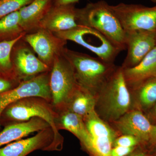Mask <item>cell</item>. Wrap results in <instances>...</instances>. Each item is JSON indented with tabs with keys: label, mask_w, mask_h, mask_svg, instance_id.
Wrapping results in <instances>:
<instances>
[{
	"label": "cell",
	"mask_w": 156,
	"mask_h": 156,
	"mask_svg": "<svg viewBox=\"0 0 156 156\" xmlns=\"http://www.w3.org/2000/svg\"><path fill=\"white\" fill-rule=\"evenodd\" d=\"M131 103L122 68L117 66L96 96L95 111L101 119L111 123L131 109Z\"/></svg>",
	"instance_id": "obj_1"
},
{
	"label": "cell",
	"mask_w": 156,
	"mask_h": 156,
	"mask_svg": "<svg viewBox=\"0 0 156 156\" xmlns=\"http://www.w3.org/2000/svg\"><path fill=\"white\" fill-rule=\"evenodd\" d=\"M51 128L39 131L35 136L20 139L0 148V156H26L39 149H58Z\"/></svg>",
	"instance_id": "obj_14"
},
{
	"label": "cell",
	"mask_w": 156,
	"mask_h": 156,
	"mask_svg": "<svg viewBox=\"0 0 156 156\" xmlns=\"http://www.w3.org/2000/svg\"><path fill=\"white\" fill-rule=\"evenodd\" d=\"M76 19L79 25L94 29L122 51L126 50V33L105 1L89 3L82 9H76Z\"/></svg>",
	"instance_id": "obj_2"
},
{
	"label": "cell",
	"mask_w": 156,
	"mask_h": 156,
	"mask_svg": "<svg viewBox=\"0 0 156 156\" xmlns=\"http://www.w3.org/2000/svg\"><path fill=\"white\" fill-rule=\"evenodd\" d=\"M22 39L37 53L38 58L51 68L56 57L63 53L67 43V41L43 28L26 34Z\"/></svg>",
	"instance_id": "obj_10"
},
{
	"label": "cell",
	"mask_w": 156,
	"mask_h": 156,
	"mask_svg": "<svg viewBox=\"0 0 156 156\" xmlns=\"http://www.w3.org/2000/svg\"><path fill=\"white\" fill-rule=\"evenodd\" d=\"M111 124L120 135H132L138 138L144 149L153 125L142 112L131 109Z\"/></svg>",
	"instance_id": "obj_13"
},
{
	"label": "cell",
	"mask_w": 156,
	"mask_h": 156,
	"mask_svg": "<svg viewBox=\"0 0 156 156\" xmlns=\"http://www.w3.org/2000/svg\"><path fill=\"white\" fill-rule=\"evenodd\" d=\"M138 145L141 146L140 142L135 136L130 135H122L116 138L113 147L115 146L136 147Z\"/></svg>",
	"instance_id": "obj_25"
},
{
	"label": "cell",
	"mask_w": 156,
	"mask_h": 156,
	"mask_svg": "<svg viewBox=\"0 0 156 156\" xmlns=\"http://www.w3.org/2000/svg\"><path fill=\"white\" fill-rule=\"evenodd\" d=\"M52 5V0H34L20 9V24L26 34L40 29L41 21Z\"/></svg>",
	"instance_id": "obj_16"
},
{
	"label": "cell",
	"mask_w": 156,
	"mask_h": 156,
	"mask_svg": "<svg viewBox=\"0 0 156 156\" xmlns=\"http://www.w3.org/2000/svg\"><path fill=\"white\" fill-rule=\"evenodd\" d=\"M130 91L133 97L131 109H136L145 114L156 103V77L144 81Z\"/></svg>",
	"instance_id": "obj_19"
},
{
	"label": "cell",
	"mask_w": 156,
	"mask_h": 156,
	"mask_svg": "<svg viewBox=\"0 0 156 156\" xmlns=\"http://www.w3.org/2000/svg\"><path fill=\"white\" fill-rule=\"evenodd\" d=\"M127 56L121 67H134L156 47L155 31L135 30L125 32Z\"/></svg>",
	"instance_id": "obj_11"
},
{
	"label": "cell",
	"mask_w": 156,
	"mask_h": 156,
	"mask_svg": "<svg viewBox=\"0 0 156 156\" xmlns=\"http://www.w3.org/2000/svg\"><path fill=\"white\" fill-rule=\"evenodd\" d=\"M155 37H156V30H155Z\"/></svg>",
	"instance_id": "obj_35"
},
{
	"label": "cell",
	"mask_w": 156,
	"mask_h": 156,
	"mask_svg": "<svg viewBox=\"0 0 156 156\" xmlns=\"http://www.w3.org/2000/svg\"><path fill=\"white\" fill-rule=\"evenodd\" d=\"M76 9L74 5H53L41 21L40 28L56 33L75 28L79 25L76 19Z\"/></svg>",
	"instance_id": "obj_15"
},
{
	"label": "cell",
	"mask_w": 156,
	"mask_h": 156,
	"mask_svg": "<svg viewBox=\"0 0 156 156\" xmlns=\"http://www.w3.org/2000/svg\"><path fill=\"white\" fill-rule=\"evenodd\" d=\"M45 101L46 100L37 97L24 98L10 105L3 112L9 119L19 122L28 121L34 118L43 119L52 128L54 141L58 145L61 140L57 130L56 115Z\"/></svg>",
	"instance_id": "obj_5"
},
{
	"label": "cell",
	"mask_w": 156,
	"mask_h": 156,
	"mask_svg": "<svg viewBox=\"0 0 156 156\" xmlns=\"http://www.w3.org/2000/svg\"><path fill=\"white\" fill-rule=\"evenodd\" d=\"M147 156H152L151 155L149 154H147Z\"/></svg>",
	"instance_id": "obj_34"
},
{
	"label": "cell",
	"mask_w": 156,
	"mask_h": 156,
	"mask_svg": "<svg viewBox=\"0 0 156 156\" xmlns=\"http://www.w3.org/2000/svg\"><path fill=\"white\" fill-rule=\"evenodd\" d=\"M152 125H156V103L152 107L144 114Z\"/></svg>",
	"instance_id": "obj_29"
},
{
	"label": "cell",
	"mask_w": 156,
	"mask_h": 156,
	"mask_svg": "<svg viewBox=\"0 0 156 156\" xmlns=\"http://www.w3.org/2000/svg\"><path fill=\"white\" fill-rule=\"evenodd\" d=\"M34 0H0V19L8 14L19 11Z\"/></svg>",
	"instance_id": "obj_24"
},
{
	"label": "cell",
	"mask_w": 156,
	"mask_h": 156,
	"mask_svg": "<svg viewBox=\"0 0 156 156\" xmlns=\"http://www.w3.org/2000/svg\"><path fill=\"white\" fill-rule=\"evenodd\" d=\"M110 8L125 32L135 30L155 31L156 5L148 7L121 3Z\"/></svg>",
	"instance_id": "obj_7"
},
{
	"label": "cell",
	"mask_w": 156,
	"mask_h": 156,
	"mask_svg": "<svg viewBox=\"0 0 156 156\" xmlns=\"http://www.w3.org/2000/svg\"><path fill=\"white\" fill-rule=\"evenodd\" d=\"M135 147H114L111 151L112 156H128L134 151Z\"/></svg>",
	"instance_id": "obj_27"
},
{
	"label": "cell",
	"mask_w": 156,
	"mask_h": 156,
	"mask_svg": "<svg viewBox=\"0 0 156 156\" xmlns=\"http://www.w3.org/2000/svg\"><path fill=\"white\" fill-rule=\"evenodd\" d=\"M26 34L20 24L19 11H16L0 19L1 41L14 40Z\"/></svg>",
	"instance_id": "obj_22"
},
{
	"label": "cell",
	"mask_w": 156,
	"mask_h": 156,
	"mask_svg": "<svg viewBox=\"0 0 156 156\" xmlns=\"http://www.w3.org/2000/svg\"><path fill=\"white\" fill-rule=\"evenodd\" d=\"M50 72L22 81L15 88L0 93V120L5 109L18 101L30 97L51 100Z\"/></svg>",
	"instance_id": "obj_8"
},
{
	"label": "cell",
	"mask_w": 156,
	"mask_h": 156,
	"mask_svg": "<svg viewBox=\"0 0 156 156\" xmlns=\"http://www.w3.org/2000/svg\"><path fill=\"white\" fill-rule=\"evenodd\" d=\"M78 85L71 64L62 53L56 57L50 71L51 100L56 107L65 108Z\"/></svg>",
	"instance_id": "obj_6"
},
{
	"label": "cell",
	"mask_w": 156,
	"mask_h": 156,
	"mask_svg": "<svg viewBox=\"0 0 156 156\" xmlns=\"http://www.w3.org/2000/svg\"><path fill=\"white\" fill-rule=\"evenodd\" d=\"M26 34L14 40L0 41V75L17 80L14 74L11 53L15 45Z\"/></svg>",
	"instance_id": "obj_23"
},
{
	"label": "cell",
	"mask_w": 156,
	"mask_h": 156,
	"mask_svg": "<svg viewBox=\"0 0 156 156\" xmlns=\"http://www.w3.org/2000/svg\"><path fill=\"white\" fill-rule=\"evenodd\" d=\"M53 5L61 6L74 5L78 3L80 0H52Z\"/></svg>",
	"instance_id": "obj_30"
},
{
	"label": "cell",
	"mask_w": 156,
	"mask_h": 156,
	"mask_svg": "<svg viewBox=\"0 0 156 156\" xmlns=\"http://www.w3.org/2000/svg\"><path fill=\"white\" fill-rule=\"evenodd\" d=\"M149 154L152 156H156V150L153 151L151 152Z\"/></svg>",
	"instance_id": "obj_32"
},
{
	"label": "cell",
	"mask_w": 156,
	"mask_h": 156,
	"mask_svg": "<svg viewBox=\"0 0 156 156\" xmlns=\"http://www.w3.org/2000/svg\"><path fill=\"white\" fill-rule=\"evenodd\" d=\"M144 149L148 154L156 150V125H153L149 138Z\"/></svg>",
	"instance_id": "obj_26"
},
{
	"label": "cell",
	"mask_w": 156,
	"mask_h": 156,
	"mask_svg": "<svg viewBox=\"0 0 156 156\" xmlns=\"http://www.w3.org/2000/svg\"><path fill=\"white\" fill-rule=\"evenodd\" d=\"M96 97L86 89L78 86L70 98L65 109L83 118L95 110Z\"/></svg>",
	"instance_id": "obj_21"
},
{
	"label": "cell",
	"mask_w": 156,
	"mask_h": 156,
	"mask_svg": "<svg viewBox=\"0 0 156 156\" xmlns=\"http://www.w3.org/2000/svg\"><path fill=\"white\" fill-rule=\"evenodd\" d=\"M17 45L14 46V56L11 58L16 79L25 80L50 71L51 68L36 56L30 46L23 42Z\"/></svg>",
	"instance_id": "obj_12"
},
{
	"label": "cell",
	"mask_w": 156,
	"mask_h": 156,
	"mask_svg": "<svg viewBox=\"0 0 156 156\" xmlns=\"http://www.w3.org/2000/svg\"><path fill=\"white\" fill-rule=\"evenodd\" d=\"M122 69L129 90L148 79L156 77V47L138 64L133 67Z\"/></svg>",
	"instance_id": "obj_18"
},
{
	"label": "cell",
	"mask_w": 156,
	"mask_h": 156,
	"mask_svg": "<svg viewBox=\"0 0 156 156\" xmlns=\"http://www.w3.org/2000/svg\"><path fill=\"white\" fill-rule=\"evenodd\" d=\"M60 128L71 132L79 139L84 147L88 151L91 137L89 134L83 117L67 109H65L59 119Z\"/></svg>",
	"instance_id": "obj_20"
},
{
	"label": "cell",
	"mask_w": 156,
	"mask_h": 156,
	"mask_svg": "<svg viewBox=\"0 0 156 156\" xmlns=\"http://www.w3.org/2000/svg\"><path fill=\"white\" fill-rule=\"evenodd\" d=\"M83 119L91 137L87 151L92 156H112L114 142L120 134L108 123L101 119L95 110Z\"/></svg>",
	"instance_id": "obj_9"
},
{
	"label": "cell",
	"mask_w": 156,
	"mask_h": 156,
	"mask_svg": "<svg viewBox=\"0 0 156 156\" xmlns=\"http://www.w3.org/2000/svg\"><path fill=\"white\" fill-rule=\"evenodd\" d=\"M53 33L63 40L81 45L95 53L98 58L109 63H114L122 51L100 32L85 26L79 25L70 30Z\"/></svg>",
	"instance_id": "obj_4"
},
{
	"label": "cell",
	"mask_w": 156,
	"mask_h": 156,
	"mask_svg": "<svg viewBox=\"0 0 156 156\" xmlns=\"http://www.w3.org/2000/svg\"><path fill=\"white\" fill-rule=\"evenodd\" d=\"M63 54L72 66L78 86L95 97L117 67L114 63L66 48Z\"/></svg>",
	"instance_id": "obj_3"
},
{
	"label": "cell",
	"mask_w": 156,
	"mask_h": 156,
	"mask_svg": "<svg viewBox=\"0 0 156 156\" xmlns=\"http://www.w3.org/2000/svg\"><path fill=\"white\" fill-rule=\"evenodd\" d=\"M50 128L47 122L39 118H33L28 121L6 126L0 132V147L21 139L34 132Z\"/></svg>",
	"instance_id": "obj_17"
},
{
	"label": "cell",
	"mask_w": 156,
	"mask_h": 156,
	"mask_svg": "<svg viewBox=\"0 0 156 156\" xmlns=\"http://www.w3.org/2000/svg\"><path fill=\"white\" fill-rule=\"evenodd\" d=\"M150 1L154 3H156V0H150Z\"/></svg>",
	"instance_id": "obj_33"
},
{
	"label": "cell",
	"mask_w": 156,
	"mask_h": 156,
	"mask_svg": "<svg viewBox=\"0 0 156 156\" xmlns=\"http://www.w3.org/2000/svg\"><path fill=\"white\" fill-rule=\"evenodd\" d=\"M147 151L141 147V149L139 151L135 152L129 156H147Z\"/></svg>",
	"instance_id": "obj_31"
},
{
	"label": "cell",
	"mask_w": 156,
	"mask_h": 156,
	"mask_svg": "<svg viewBox=\"0 0 156 156\" xmlns=\"http://www.w3.org/2000/svg\"><path fill=\"white\" fill-rule=\"evenodd\" d=\"M12 80L15 79L0 75V93L12 89Z\"/></svg>",
	"instance_id": "obj_28"
}]
</instances>
